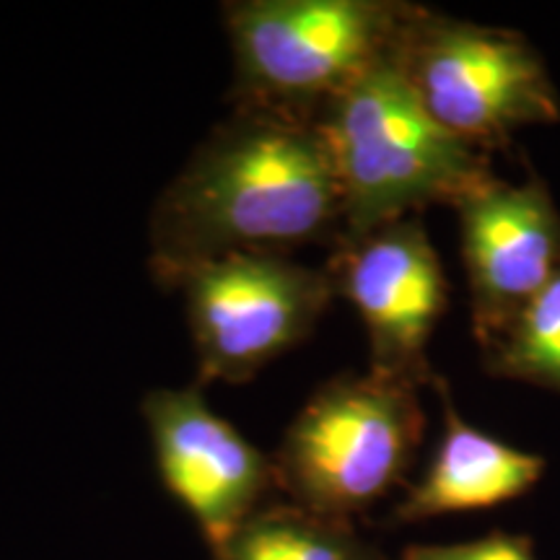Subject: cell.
<instances>
[{"label":"cell","mask_w":560,"mask_h":560,"mask_svg":"<svg viewBox=\"0 0 560 560\" xmlns=\"http://www.w3.org/2000/svg\"><path fill=\"white\" fill-rule=\"evenodd\" d=\"M198 384H244L310 338L335 299L327 270L289 255H229L182 270Z\"/></svg>","instance_id":"cell-6"},{"label":"cell","mask_w":560,"mask_h":560,"mask_svg":"<svg viewBox=\"0 0 560 560\" xmlns=\"http://www.w3.org/2000/svg\"><path fill=\"white\" fill-rule=\"evenodd\" d=\"M215 560H389L353 522L268 503L213 548Z\"/></svg>","instance_id":"cell-11"},{"label":"cell","mask_w":560,"mask_h":560,"mask_svg":"<svg viewBox=\"0 0 560 560\" xmlns=\"http://www.w3.org/2000/svg\"><path fill=\"white\" fill-rule=\"evenodd\" d=\"M395 560H537V556L529 537L490 532L467 542L408 545Z\"/></svg>","instance_id":"cell-13"},{"label":"cell","mask_w":560,"mask_h":560,"mask_svg":"<svg viewBox=\"0 0 560 560\" xmlns=\"http://www.w3.org/2000/svg\"><path fill=\"white\" fill-rule=\"evenodd\" d=\"M327 272L335 296L346 299L363 322L369 371L412 387L436 382L429 342L450 304V285L423 223L410 215L342 236Z\"/></svg>","instance_id":"cell-7"},{"label":"cell","mask_w":560,"mask_h":560,"mask_svg":"<svg viewBox=\"0 0 560 560\" xmlns=\"http://www.w3.org/2000/svg\"><path fill=\"white\" fill-rule=\"evenodd\" d=\"M418 387L342 374L314 392L272 454L289 503L353 522L405 480L423 441Z\"/></svg>","instance_id":"cell-4"},{"label":"cell","mask_w":560,"mask_h":560,"mask_svg":"<svg viewBox=\"0 0 560 560\" xmlns=\"http://www.w3.org/2000/svg\"><path fill=\"white\" fill-rule=\"evenodd\" d=\"M416 5L397 0H236L223 5L236 107L317 120L389 58Z\"/></svg>","instance_id":"cell-3"},{"label":"cell","mask_w":560,"mask_h":560,"mask_svg":"<svg viewBox=\"0 0 560 560\" xmlns=\"http://www.w3.org/2000/svg\"><path fill=\"white\" fill-rule=\"evenodd\" d=\"M392 58L433 120L482 153L522 128L560 122L550 70L520 32L416 5Z\"/></svg>","instance_id":"cell-5"},{"label":"cell","mask_w":560,"mask_h":560,"mask_svg":"<svg viewBox=\"0 0 560 560\" xmlns=\"http://www.w3.org/2000/svg\"><path fill=\"white\" fill-rule=\"evenodd\" d=\"M486 369L499 380L560 392V272L486 350Z\"/></svg>","instance_id":"cell-12"},{"label":"cell","mask_w":560,"mask_h":560,"mask_svg":"<svg viewBox=\"0 0 560 560\" xmlns=\"http://www.w3.org/2000/svg\"><path fill=\"white\" fill-rule=\"evenodd\" d=\"M342 229V192L317 120L236 107L156 202L151 265L172 283L229 255H289Z\"/></svg>","instance_id":"cell-1"},{"label":"cell","mask_w":560,"mask_h":560,"mask_svg":"<svg viewBox=\"0 0 560 560\" xmlns=\"http://www.w3.org/2000/svg\"><path fill=\"white\" fill-rule=\"evenodd\" d=\"M433 384L439 389L444 429L425 472L395 506V522L412 524L486 511L529 493L548 467L540 454L524 452L467 423L454 408L446 382L436 376Z\"/></svg>","instance_id":"cell-10"},{"label":"cell","mask_w":560,"mask_h":560,"mask_svg":"<svg viewBox=\"0 0 560 560\" xmlns=\"http://www.w3.org/2000/svg\"><path fill=\"white\" fill-rule=\"evenodd\" d=\"M454 208L472 332L488 350L560 272V210L540 177H490Z\"/></svg>","instance_id":"cell-9"},{"label":"cell","mask_w":560,"mask_h":560,"mask_svg":"<svg viewBox=\"0 0 560 560\" xmlns=\"http://www.w3.org/2000/svg\"><path fill=\"white\" fill-rule=\"evenodd\" d=\"M140 412L166 493L192 516L210 550L272 503L278 490L272 457L213 412L200 384L151 389Z\"/></svg>","instance_id":"cell-8"},{"label":"cell","mask_w":560,"mask_h":560,"mask_svg":"<svg viewBox=\"0 0 560 560\" xmlns=\"http://www.w3.org/2000/svg\"><path fill=\"white\" fill-rule=\"evenodd\" d=\"M317 122L340 182L342 236L457 206L493 177L482 151L433 120L392 55L335 96Z\"/></svg>","instance_id":"cell-2"}]
</instances>
